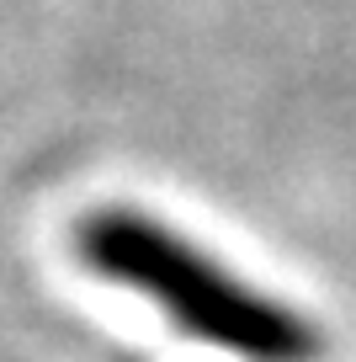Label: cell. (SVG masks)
Instances as JSON below:
<instances>
[{"label":"cell","mask_w":356,"mask_h":362,"mask_svg":"<svg viewBox=\"0 0 356 362\" xmlns=\"http://www.w3.org/2000/svg\"><path fill=\"white\" fill-rule=\"evenodd\" d=\"M80 256L90 261V272L160 304L186 336L208 346H223L250 362L319 357V336L298 309L229 277L191 240H181L176 229H165L138 208H96L80 224Z\"/></svg>","instance_id":"cell-1"}]
</instances>
